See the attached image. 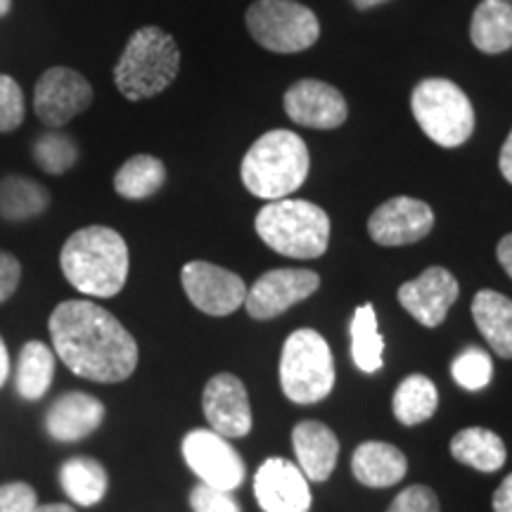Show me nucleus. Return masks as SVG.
Instances as JSON below:
<instances>
[{
  "mask_svg": "<svg viewBox=\"0 0 512 512\" xmlns=\"http://www.w3.org/2000/svg\"><path fill=\"white\" fill-rule=\"evenodd\" d=\"M53 351L83 380L124 382L138 368V342L117 316L88 299H67L48 318Z\"/></svg>",
  "mask_w": 512,
  "mask_h": 512,
  "instance_id": "f257e3e1",
  "label": "nucleus"
},
{
  "mask_svg": "<svg viewBox=\"0 0 512 512\" xmlns=\"http://www.w3.org/2000/svg\"><path fill=\"white\" fill-rule=\"evenodd\" d=\"M64 278L86 297L110 299L124 290L128 280V245L110 226H86L64 242L60 252Z\"/></svg>",
  "mask_w": 512,
  "mask_h": 512,
  "instance_id": "f03ea898",
  "label": "nucleus"
},
{
  "mask_svg": "<svg viewBox=\"0 0 512 512\" xmlns=\"http://www.w3.org/2000/svg\"><path fill=\"white\" fill-rule=\"evenodd\" d=\"M311 169L304 138L285 128H273L247 150L240 176L254 197L275 202L302 188Z\"/></svg>",
  "mask_w": 512,
  "mask_h": 512,
  "instance_id": "7ed1b4c3",
  "label": "nucleus"
},
{
  "mask_svg": "<svg viewBox=\"0 0 512 512\" xmlns=\"http://www.w3.org/2000/svg\"><path fill=\"white\" fill-rule=\"evenodd\" d=\"M181 50L176 38L159 27H143L128 38L114 67V83L126 100L155 98L176 81Z\"/></svg>",
  "mask_w": 512,
  "mask_h": 512,
  "instance_id": "20e7f679",
  "label": "nucleus"
},
{
  "mask_svg": "<svg viewBox=\"0 0 512 512\" xmlns=\"http://www.w3.org/2000/svg\"><path fill=\"white\" fill-rule=\"evenodd\" d=\"M254 226L273 252L290 259H318L330 242V216L318 204L292 197L268 202Z\"/></svg>",
  "mask_w": 512,
  "mask_h": 512,
  "instance_id": "39448f33",
  "label": "nucleus"
},
{
  "mask_svg": "<svg viewBox=\"0 0 512 512\" xmlns=\"http://www.w3.org/2000/svg\"><path fill=\"white\" fill-rule=\"evenodd\" d=\"M411 110L427 138L453 150L475 133V107L458 83L422 79L411 93Z\"/></svg>",
  "mask_w": 512,
  "mask_h": 512,
  "instance_id": "423d86ee",
  "label": "nucleus"
},
{
  "mask_svg": "<svg viewBox=\"0 0 512 512\" xmlns=\"http://www.w3.org/2000/svg\"><path fill=\"white\" fill-rule=\"evenodd\" d=\"M280 384L294 403H318L335 387V361L323 335L302 328L285 339L280 356Z\"/></svg>",
  "mask_w": 512,
  "mask_h": 512,
  "instance_id": "0eeeda50",
  "label": "nucleus"
},
{
  "mask_svg": "<svg viewBox=\"0 0 512 512\" xmlns=\"http://www.w3.org/2000/svg\"><path fill=\"white\" fill-rule=\"evenodd\" d=\"M245 22L249 36L278 55L304 53L320 38L318 17L297 0H256L249 5Z\"/></svg>",
  "mask_w": 512,
  "mask_h": 512,
  "instance_id": "6e6552de",
  "label": "nucleus"
},
{
  "mask_svg": "<svg viewBox=\"0 0 512 512\" xmlns=\"http://www.w3.org/2000/svg\"><path fill=\"white\" fill-rule=\"evenodd\" d=\"M93 105V86L69 67H50L34 86V112L48 128H62Z\"/></svg>",
  "mask_w": 512,
  "mask_h": 512,
  "instance_id": "1a4fd4ad",
  "label": "nucleus"
},
{
  "mask_svg": "<svg viewBox=\"0 0 512 512\" xmlns=\"http://www.w3.org/2000/svg\"><path fill=\"white\" fill-rule=\"evenodd\" d=\"M183 458L202 484L214 489L235 491L245 482V460L226 437L214 430H192L185 434Z\"/></svg>",
  "mask_w": 512,
  "mask_h": 512,
  "instance_id": "9d476101",
  "label": "nucleus"
},
{
  "mask_svg": "<svg viewBox=\"0 0 512 512\" xmlns=\"http://www.w3.org/2000/svg\"><path fill=\"white\" fill-rule=\"evenodd\" d=\"M181 283L190 304L207 316H230L245 306V280L209 261H188L181 271Z\"/></svg>",
  "mask_w": 512,
  "mask_h": 512,
  "instance_id": "9b49d317",
  "label": "nucleus"
},
{
  "mask_svg": "<svg viewBox=\"0 0 512 512\" xmlns=\"http://www.w3.org/2000/svg\"><path fill=\"white\" fill-rule=\"evenodd\" d=\"M320 287L318 273L306 268H278L261 275L247 290L245 309L254 320H271L290 306L309 299Z\"/></svg>",
  "mask_w": 512,
  "mask_h": 512,
  "instance_id": "f8f14e48",
  "label": "nucleus"
},
{
  "mask_svg": "<svg viewBox=\"0 0 512 512\" xmlns=\"http://www.w3.org/2000/svg\"><path fill=\"white\" fill-rule=\"evenodd\" d=\"M434 228L430 204L413 197H394L380 204L368 221V233L382 247H403L420 242Z\"/></svg>",
  "mask_w": 512,
  "mask_h": 512,
  "instance_id": "ddd939ff",
  "label": "nucleus"
},
{
  "mask_svg": "<svg viewBox=\"0 0 512 512\" xmlns=\"http://www.w3.org/2000/svg\"><path fill=\"white\" fill-rule=\"evenodd\" d=\"M285 114L294 124L332 131L349 117V105L344 95L330 83L318 79H302L292 83L285 93Z\"/></svg>",
  "mask_w": 512,
  "mask_h": 512,
  "instance_id": "4468645a",
  "label": "nucleus"
},
{
  "mask_svg": "<svg viewBox=\"0 0 512 512\" xmlns=\"http://www.w3.org/2000/svg\"><path fill=\"white\" fill-rule=\"evenodd\" d=\"M460 285L456 275L441 266H430L415 280L399 287V304L425 328H437L456 304Z\"/></svg>",
  "mask_w": 512,
  "mask_h": 512,
  "instance_id": "2eb2a0df",
  "label": "nucleus"
},
{
  "mask_svg": "<svg viewBox=\"0 0 512 512\" xmlns=\"http://www.w3.org/2000/svg\"><path fill=\"white\" fill-rule=\"evenodd\" d=\"M204 418L209 430L226 439H242L252 430V408L240 377L221 373L207 382L202 394Z\"/></svg>",
  "mask_w": 512,
  "mask_h": 512,
  "instance_id": "dca6fc26",
  "label": "nucleus"
},
{
  "mask_svg": "<svg viewBox=\"0 0 512 512\" xmlns=\"http://www.w3.org/2000/svg\"><path fill=\"white\" fill-rule=\"evenodd\" d=\"M254 494L264 512H309V479L290 460L268 458L256 470Z\"/></svg>",
  "mask_w": 512,
  "mask_h": 512,
  "instance_id": "f3484780",
  "label": "nucleus"
},
{
  "mask_svg": "<svg viewBox=\"0 0 512 512\" xmlns=\"http://www.w3.org/2000/svg\"><path fill=\"white\" fill-rule=\"evenodd\" d=\"M105 420V406L86 392H67L50 403L46 413V430L50 439L74 444L98 430Z\"/></svg>",
  "mask_w": 512,
  "mask_h": 512,
  "instance_id": "a211bd4d",
  "label": "nucleus"
},
{
  "mask_svg": "<svg viewBox=\"0 0 512 512\" xmlns=\"http://www.w3.org/2000/svg\"><path fill=\"white\" fill-rule=\"evenodd\" d=\"M292 446L299 460L297 467L309 482H325L335 472L339 441L328 425L316 420L299 422L292 432Z\"/></svg>",
  "mask_w": 512,
  "mask_h": 512,
  "instance_id": "6ab92c4d",
  "label": "nucleus"
},
{
  "mask_svg": "<svg viewBox=\"0 0 512 512\" xmlns=\"http://www.w3.org/2000/svg\"><path fill=\"white\" fill-rule=\"evenodd\" d=\"M408 460L399 448L384 441H366L354 451L351 472L361 484L370 489H387L406 477Z\"/></svg>",
  "mask_w": 512,
  "mask_h": 512,
  "instance_id": "aec40b11",
  "label": "nucleus"
},
{
  "mask_svg": "<svg viewBox=\"0 0 512 512\" xmlns=\"http://www.w3.org/2000/svg\"><path fill=\"white\" fill-rule=\"evenodd\" d=\"M477 330L501 358H512V299L496 290H482L472 299Z\"/></svg>",
  "mask_w": 512,
  "mask_h": 512,
  "instance_id": "412c9836",
  "label": "nucleus"
},
{
  "mask_svg": "<svg viewBox=\"0 0 512 512\" xmlns=\"http://www.w3.org/2000/svg\"><path fill=\"white\" fill-rule=\"evenodd\" d=\"M472 46L486 55H501L512 48V3L482 0L472 12Z\"/></svg>",
  "mask_w": 512,
  "mask_h": 512,
  "instance_id": "4be33fe9",
  "label": "nucleus"
},
{
  "mask_svg": "<svg viewBox=\"0 0 512 512\" xmlns=\"http://www.w3.org/2000/svg\"><path fill=\"white\" fill-rule=\"evenodd\" d=\"M50 192L29 176H5L0 181V216L10 223H24L46 214Z\"/></svg>",
  "mask_w": 512,
  "mask_h": 512,
  "instance_id": "5701e85b",
  "label": "nucleus"
},
{
  "mask_svg": "<svg viewBox=\"0 0 512 512\" xmlns=\"http://www.w3.org/2000/svg\"><path fill=\"white\" fill-rule=\"evenodd\" d=\"M60 484L69 501L81 508H93L107 494V470L95 458L74 456L64 460L60 467Z\"/></svg>",
  "mask_w": 512,
  "mask_h": 512,
  "instance_id": "b1692460",
  "label": "nucleus"
},
{
  "mask_svg": "<svg viewBox=\"0 0 512 512\" xmlns=\"http://www.w3.org/2000/svg\"><path fill=\"white\" fill-rule=\"evenodd\" d=\"M451 456L472 470L498 472L505 465L508 451L496 432L486 427H467L451 439Z\"/></svg>",
  "mask_w": 512,
  "mask_h": 512,
  "instance_id": "393cba45",
  "label": "nucleus"
},
{
  "mask_svg": "<svg viewBox=\"0 0 512 512\" xmlns=\"http://www.w3.org/2000/svg\"><path fill=\"white\" fill-rule=\"evenodd\" d=\"M55 377V351L46 342L31 339L19 351L15 387L24 401H38L48 394Z\"/></svg>",
  "mask_w": 512,
  "mask_h": 512,
  "instance_id": "a878e982",
  "label": "nucleus"
},
{
  "mask_svg": "<svg viewBox=\"0 0 512 512\" xmlns=\"http://www.w3.org/2000/svg\"><path fill=\"white\" fill-rule=\"evenodd\" d=\"M166 183V166L159 157L136 155L126 159L114 174V190L124 200H147Z\"/></svg>",
  "mask_w": 512,
  "mask_h": 512,
  "instance_id": "bb28decb",
  "label": "nucleus"
},
{
  "mask_svg": "<svg viewBox=\"0 0 512 512\" xmlns=\"http://www.w3.org/2000/svg\"><path fill=\"white\" fill-rule=\"evenodd\" d=\"M394 415L401 425H420L430 420L439 406V392L425 375H408L394 394Z\"/></svg>",
  "mask_w": 512,
  "mask_h": 512,
  "instance_id": "cd10ccee",
  "label": "nucleus"
},
{
  "mask_svg": "<svg viewBox=\"0 0 512 512\" xmlns=\"http://www.w3.org/2000/svg\"><path fill=\"white\" fill-rule=\"evenodd\" d=\"M351 358L356 368L363 373L373 375L382 368L384 339L377 330V316L373 304H363L354 311L351 318Z\"/></svg>",
  "mask_w": 512,
  "mask_h": 512,
  "instance_id": "c85d7f7f",
  "label": "nucleus"
},
{
  "mask_svg": "<svg viewBox=\"0 0 512 512\" xmlns=\"http://www.w3.org/2000/svg\"><path fill=\"white\" fill-rule=\"evenodd\" d=\"M79 159V147L67 133L50 131L34 143V162L50 176H62Z\"/></svg>",
  "mask_w": 512,
  "mask_h": 512,
  "instance_id": "c756f323",
  "label": "nucleus"
},
{
  "mask_svg": "<svg viewBox=\"0 0 512 512\" xmlns=\"http://www.w3.org/2000/svg\"><path fill=\"white\" fill-rule=\"evenodd\" d=\"M451 373L453 380H456L463 389H467V392H479V389H484L486 384L491 382L494 363H491V356L486 354L484 349L467 347L463 354L456 356Z\"/></svg>",
  "mask_w": 512,
  "mask_h": 512,
  "instance_id": "7c9ffc66",
  "label": "nucleus"
},
{
  "mask_svg": "<svg viewBox=\"0 0 512 512\" xmlns=\"http://www.w3.org/2000/svg\"><path fill=\"white\" fill-rule=\"evenodd\" d=\"M24 91L10 74H0V133H12L24 124Z\"/></svg>",
  "mask_w": 512,
  "mask_h": 512,
  "instance_id": "2f4dec72",
  "label": "nucleus"
},
{
  "mask_svg": "<svg viewBox=\"0 0 512 512\" xmlns=\"http://www.w3.org/2000/svg\"><path fill=\"white\" fill-rule=\"evenodd\" d=\"M190 505L195 512H242L233 491L214 489L207 484H197L190 491Z\"/></svg>",
  "mask_w": 512,
  "mask_h": 512,
  "instance_id": "473e14b6",
  "label": "nucleus"
},
{
  "mask_svg": "<svg viewBox=\"0 0 512 512\" xmlns=\"http://www.w3.org/2000/svg\"><path fill=\"white\" fill-rule=\"evenodd\" d=\"M387 512H441L439 498L430 486H408L399 496L394 498Z\"/></svg>",
  "mask_w": 512,
  "mask_h": 512,
  "instance_id": "72a5a7b5",
  "label": "nucleus"
},
{
  "mask_svg": "<svg viewBox=\"0 0 512 512\" xmlns=\"http://www.w3.org/2000/svg\"><path fill=\"white\" fill-rule=\"evenodd\" d=\"M38 505L34 486L27 482H10L0 486V512H31Z\"/></svg>",
  "mask_w": 512,
  "mask_h": 512,
  "instance_id": "f704fd0d",
  "label": "nucleus"
},
{
  "mask_svg": "<svg viewBox=\"0 0 512 512\" xmlns=\"http://www.w3.org/2000/svg\"><path fill=\"white\" fill-rule=\"evenodd\" d=\"M22 283V264L15 254L0 249V304H5Z\"/></svg>",
  "mask_w": 512,
  "mask_h": 512,
  "instance_id": "c9c22d12",
  "label": "nucleus"
},
{
  "mask_svg": "<svg viewBox=\"0 0 512 512\" xmlns=\"http://www.w3.org/2000/svg\"><path fill=\"white\" fill-rule=\"evenodd\" d=\"M494 512H512V475L503 479L494 494Z\"/></svg>",
  "mask_w": 512,
  "mask_h": 512,
  "instance_id": "e433bc0d",
  "label": "nucleus"
},
{
  "mask_svg": "<svg viewBox=\"0 0 512 512\" xmlns=\"http://www.w3.org/2000/svg\"><path fill=\"white\" fill-rule=\"evenodd\" d=\"M496 256H498V264L503 266V271L512 278V233L505 235V238L498 242Z\"/></svg>",
  "mask_w": 512,
  "mask_h": 512,
  "instance_id": "4c0bfd02",
  "label": "nucleus"
},
{
  "mask_svg": "<svg viewBox=\"0 0 512 512\" xmlns=\"http://www.w3.org/2000/svg\"><path fill=\"white\" fill-rule=\"evenodd\" d=\"M498 166H501V174L505 181L512 185V131H510V136L505 138L501 157H498Z\"/></svg>",
  "mask_w": 512,
  "mask_h": 512,
  "instance_id": "58836bf2",
  "label": "nucleus"
},
{
  "mask_svg": "<svg viewBox=\"0 0 512 512\" xmlns=\"http://www.w3.org/2000/svg\"><path fill=\"white\" fill-rule=\"evenodd\" d=\"M8 375H10V354H8V347H5V339L0 337V387L8 382Z\"/></svg>",
  "mask_w": 512,
  "mask_h": 512,
  "instance_id": "ea45409f",
  "label": "nucleus"
},
{
  "mask_svg": "<svg viewBox=\"0 0 512 512\" xmlns=\"http://www.w3.org/2000/svg\"><path fill=\"white\" fill-rule=\"evenodd\" d=\"M31 512H76L72 505H64V503H46V505H36Z\"/></svg>",
  "mask_w": 512,
  "mask_h": 512,
  "instance_id": "a19ab883",
  "label": "nucleus"
},
{
  "mask_svg": "<svg viewBox=\"0 0 512 512\" xmlns=\"http://www.w3.org/2000/svg\"><path fill=\"white\" fill-rule=\"evenodd\" d=\"M351 3H354L356 10H373L377 5L389 3V0H351Z\"/></svg>",
  "mask_w": 512,
  "mask_h": 512,
  "instance_id": "79ce46f5",
  "label": "nucleus"
},
{
  "mask_svg": "<svg viewBox=\"0 0 512 512\" xmlns=\"http://www.w3.org/2000/svg\"><path fill=\"white\" fill-rule=\"evenodd\" d=\"M12 10V0H0V17H5Z\"/></svg>",
  "mask_w": 512,
  "mask_h": 512,
  "instance_id": "37998d69",
  "label": "nucleus"
},
{
  "mask_svg": "<svg viewBox=\"0 0 512 512\" xmlns=\"http://www.w3.org/2000/svg\"><path fill=\"white\" fill-rule=\"evenodd\" d=\"M510 3H512V0H510Z\"/></svg>",
  "mask_w": 512,
  "mask_h": 512,
  "instance_id": "c03bdc74",
  "label": "nucleus"
}]
</instances>
